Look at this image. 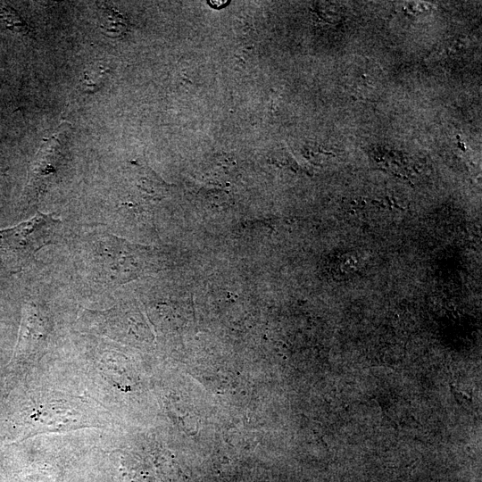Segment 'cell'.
Returning <instances> with one entry per match:
<instances>
[{"label":"cell","mask_w":482,"mask_h":482,"mask_svg":"<svg viewBox=\"0 0 482 482\" xmlns=\"http://www.w3.org/2000/svg\"><path fill=\"white\" fill-rule=\"evenodd\" d=\"M3 22L9 29H18L24 28L26 24L20 19L18 14L12 8H3L0 12Z\"/></svg>","instance_id":"obj_5"},{"label":"cell","mask_w":482,"mask_h":482,"mask_svg":"<svg viewBox=\"0 0 482 482\" xmlns=\"http://www.w3.org/2000/svg\"><path fill=\"white\" fill-rule=\"evenodd\" d=\"M105 21L103 23V29L111 32L110 36H120L127 29V22L124 17L113 10H107L104 16Z\"/></svg>","instance_id":"obj_4"},{"label":"cell","mask_w":482,"mask_h":482,"mask_svg":"<svg viewBox=\"0 0 482 482\" xmlns=\"http://www.w3.org/2000/svg\"><path fill=\"white\" fill-rule=\"evenodd\" d=\"M62 127H60L59 133L45 141L32 164L29 187L31 194L35 197H39L46 189L60 165L61 148L58 135L63 129Z\"/></svg>","instance_id":"obj_3"},{"label":"cell","mask_w":482,"mask_h":482,"mask_svg":"<svg viewBox=\"0 0 482 482\" xmlns=\"http://www.w3.org/2000/svg\"><path fill=\"white\" fill-rule=\"evenodd\" d=\"M85 263L93 279L107 287H118L162 268L156 250L108 234L91 240Z\"/></svg>","instance_id":"obj_1"},{"label":"cell","mask_w":482,"mask_h":482,"mask_svg":"<svg viewBox=\"0 0 482 482\" xmlns=\"http://www.w3.org/2000/svg\"><path fill=\"white\" fill-rule=\"evenodd\" d=\"M60 229V220L37 212L29 220L0 230V251L22 261L31 260L41 247L54 242Z\"/></svg>","instance_id":"obj_2"}]
</instances>
